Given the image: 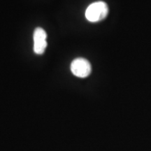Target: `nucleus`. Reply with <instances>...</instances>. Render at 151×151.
Wrapping results in <instances>:
<instances>
[{
	"instance_id": "nucleus-3",
	"label": "nucleus",
	"mask_w": 151,
	"mask_h": 151,
	"mask_svg": "<svg viewBox=\"0 0 151 151\" xmlns=\"http://www.w3.org/2000/svg\"><path fill=\"white\" fill-rule=\"evenodd\" d=\"M47 35L41 27H37L34 32V51L37 55H42L47 46Z\"/></svg>"
},
{
	"instance_id": "nucleus-2",
	"label": "nucleus",
	"mask_w": 151,
	"mask_h": 151,
	"mask_svg": "<svg viewBox=\"0 0 151 151\" xmlns=\"http://www.w3.org/2000/svg\"><path fill=\"white\" fill-rule=\"evenodd\" d=\"M71 71L72 73L78 78H86L92 71L90 62L85 58H76L71 64Z\"/></svg>"
},
{
	"instance_id": "nucleus-1",
	"label": "nucleus",
	"mask_w": 151,
	"mask_h": 151,
	"mask_svg": "<svg viewBox=\"0 0 151 151\" xmlns=\"http://www.w3.org/2000/svg\"><path fill=\"white\" fill-rule=\"evenodd\" d=\"M109 7L104 1H96L90 4L86 11V17L88 21L97 22L106 18Z\"/></svg>"
}]
</instances>
